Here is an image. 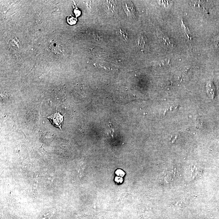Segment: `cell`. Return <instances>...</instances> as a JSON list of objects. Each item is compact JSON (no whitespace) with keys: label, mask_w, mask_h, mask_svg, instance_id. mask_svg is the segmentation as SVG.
I'll return each mask as SVG.
<instances>
[{"label":"cell","mask_w":219,"mask_h":219,"mask_svg":"<svg viewBox=\"0 0 219 219\" xmlns=\"http://www.w3.org/2000/svg\"><path fill=\"white\" fill-rule=\"evenodd\" d=\"M104 10L108 14H113L117 11V4L116 1H106L104 3Z\"/></svg>","instance_id":"4"},{"label":"cell","mask_w":219,"mask_h":219,"mask_svg":"<svg viewBox=\"0 0 219 219\" xmlns=\"http://www.w3.org/2000/svg\"><path fill=\"white\" fill-rule=\"evenodd\" d=\"M122 5L128 17L131 19H135L136 13L133 3L131 1H123Z\"/></svg>","instance_id":"1"},{"label":"cell","mask_w":219,"mask_h":219,"mask_svg":"<svg viewBox=\"0 0 219 219\" xmlns=\"http://www.w3.org/2000/svg\"><path fill=\"white\" fill-rule=\"evenodd\" d=\"M116 34L118 37L123 41L126 42L128 41V34L126 31H123L122 29H118L116 31Z\"/></svg>","instance_id":"8"},{"label":"cell","mask_w":219,"mask_h":219,"mask_svg":"<svg viewBox=\"0 0 219 219\" xmlns=\"http://www.w3.org/2000/svg\"><path fill=\"white\" fill-rule=\"evenodd\" d=\"M74 13L76 14V17H77L79 16L81 14V11L78 10V9H75L74 10Z\"/></svg>","instance_id":"12"},{"label":"cell","mask_w":219,"mask_h":219,"mask_svg":"<svg viewBox=\"0 0 219 219\" xmlns=\"http://www.w3.org/2000/svg\"><path fill=\"white\" fill-rule=\"evenodd\" d=\"M8 47L11 52H18L21 49L22 44L16 38L13 37L9 41Z\"/></svg>","instance_id":"3"},{"label":"cell","mask_w":219,"mask_h":219,"mask_svg":"<svg viewBox=\"0 0 219 219\" xmlns=\"http://www.w3.org/2000/svg\"><path fill=\"white\" fill-rule=\"evenodd\" d=\"M54 213H55V211H53L52 212L49 213L47 215H46L45 217L43 218L42 219H50L52 215H53Z\"/></svg>","instance_id":"11"},{"label":"cell","mask_w":219,"mask_h":219,"mask_svg":"<svg viewBox=\"0 0 219 219\" xmlns=\"http://www.w3.org/2000/svg\"><path fill=\"white\" fill-rule=\"evenodd\" d=\"M109 127L110 128L109 134H111L112 137H113L114 134L115 133V129L111 122H109Z\"/></svg>","instance_id":"10"},{"label":"cell","mask_w":219,"mask_h":219,"mask_svg":"<svg viewBox=\"0 0 219 219\" xmlns=\"http://www.w3.org/2000/svg\"><path fill=\"white\" fill-rule=\"evenodd\" d=\"M216 44L217 47H218V48H219V37L217 39Z\"/></svg>","instance_id":"14"},{"label":"cell","mask_w":219,"mask_h":219,"mask_svg":"<svg viewBox=\"0 0 219 219\" xmlns=\"http://www.w3.org/2000/svg\"><path fill=\"white\" fill-rule=\"evenodd\" d=\"M48 118L54 126L62 130V126L64 122V116L61 115L59 112H56L49 116H45Z\"/></svg>","instance_id":"2"},{"label":"cell","mask_w":219,"mask_h":219,"mask_svg":"<svg viewBox=\"0 0 219 219\" xmlns=\"http://www.w3.org/2000/svg\"><path fill=\"white\" fill-rule=\"evenodd\" d=\"M207 92L208 96L211 99H214L215 98L216 91L215 86L213 83L210 82L207 85Z\"/></svg>","instance_id":"6"},{"label":"cell","mask_w":219,"mask_h":219,"mask_svg":"<svg viewBox=\"0 0 219 219\" xmlns=\"http://www.w3.org/2000/svg\"><path fill=\"white\" fill-rule=\"evenodd\" d=\"M67 21L69 25H75L77 21V18L71 15L69 16L67 18Z\"/></svg>","instance_id":"9"},{"label":"cell","mask_w":219,"mask_h":219,"mask_svg":"<svg viewBox=\"0 0 219 219\" xmlns=\"http://www.w3.org/2000/svg\"><path fill=\"white\" fill-rule=\"evenodd\" d=\"M119 170V172H118L117 171H116V173L118 174V175H123V172L122 171V170Z\"/></svg>","instance_id":"13"},{"label":"cell","mask_w":219,"mask_h":219,"mask_svg":"<svg viewBox=\"0 0 219 219\" xmlns=\"http://www.w3.org/2000/svg\"><path fill=\"white\" fill-rule=\"evenodd\" d=\"M137 44L139 46L145 48L148 46V40L146 36L141 34L139 36L137 40Z\"/></svg>","instance_id":"5"},{"label":"cell","mask_w":219,"mask_h":219,"mask_svg":"<svg viewBox=\"0 0 219 219\" xmlns=\"http://www.w3.org/2000/svg\"><path fill=\"white\" fill-rule=\"evenodd\" d=\"M50 48L51 51L55 54L63 53L62 47L56 43L54 42L51 43L50 46Z\"/></svg>","instance_id":"7"}]
</instances>
